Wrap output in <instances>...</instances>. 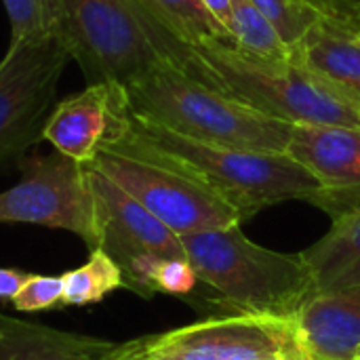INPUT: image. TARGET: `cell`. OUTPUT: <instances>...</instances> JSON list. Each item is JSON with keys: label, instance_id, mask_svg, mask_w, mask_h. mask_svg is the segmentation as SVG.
I'll return each mask as SVG.
<instances>
[{"label": "cell", "instance_id": "cell-4", "mask_svg": "<svg viewBox=\"0 0 360 360\" xmlns=\"http://www.w3.org/2000/svg\"><path fill=\"white\" fill-rule=\"evenodd\" d=\"M127 133L211 186L245 219L285 200L314 202L321 181L287 152H251L194 141L129 112Z\"/></svg>", "mask_w": 360, "mask_h": 360}, {"label": "cell", "instance_id": "cell-17", "mask_svg": "<svg viewBox=\"0 0 360 360\" xmlns=\"http://www.w3.org/2000/svg\"><path fill=\"white\" fill-rule=\"evenodd\" d=\"M137 4L165 32L188 46L234 42L230 30L207 8L202 0H137Z\"/></svg>", "mask_w": 360, "mask_h": 360}, {"label": "cell", "instance_id": "cell-7", "mask_svg": "<svg viewBox=\"0 0 360 360\" xmlns=\"http://www.w3.org/2000/svg\"><path fill=\"white\" fill-rule=\"evenodd\" d=\"M0 224H32L80 236L99 247L95 198L86 165L55 152L23 162L17 186L0 192Z\"/></svg>", "mask_w": 360, "mask_h": 360}, {"label": "cell", "instance_id": "cell-20", "mask_svg": "<svg viewBox=\"0 0 360 360\" xmlns=\"http://www.w3.org/2000/svg\"><path fill=\"white\" fill-rule=\"evenodd\" d=\"M11 19V44L44 42L57 32V0H2Z\"/></svg>", "mask_w": 360, "mask_h": 360}, {"label": "cell", "instance_id": "cell-6", "mask_svg": "<svg viewBox=\"0 0 360 360\" xmlns=\"http://www.w3.org/2000/svg\"><path fill=\"white\" fill-rule=\"evenodd\" d=\"M86 84L129 86L162 65L133 0H57V32Z\"/></svg>", "mask_w": 360, "mask_h": 360}, {"label": "cell", "instance_id": "cell-9", "mask_svg": "<svg viewBox=\"0 0 360 360\" xmlns=\"http://www.w3.org/2000/svg\"><path fill=\"white\" fill-rule=\"evenodd\" d=\"M137 360H302L291 319L219 316L137 338Z\"/></svg>", "mask_w": 360, "mask_h": 360}, {"label": "cell", "instance_id": "cell-14", "mask_svg": "<svg viewBox=\"0 0 360 360\" xmlns=\"http://www.w3.org/2000/svg\"><path fill=\"white\" fill-rule=\"evenodd\" d=\"M0 360H137V340L110 342L0 314Z\"/></svg>", "mask_w": 360, "mask_h": 360}, {"label": "cell", "instance_id": "cell-25", "mask_svg": "<svg viewBox=\"0 0 360 360\" xmlns=\"http://www.w3.org/2000/svg\"><path fill=\"white\" fill-rule=\"evenodd\" d=\"M30 274L21 270H11V268H0V300H13L17 291L23 287Z\"/></svg>", "mask_w": 360, "mask_h": 360}, {"label": "cell", "instance_id": "cell-8", "mask_svg": "<svg viewBox=\"0 0 360 360\" xmlns=\"http://www.w3.org/2000/svg\"><path fill=\"white\" fill-rule=\"evenodd\" d=\"M68 59L57 38L8 46L0 61V165L42 137Z\"/></svg>", "mask_w": 360, "mask_h": 360}, {"label": "cell", "instance_id": "cell-23", "mask_svg": "<svg viewBox=\"0 0 360 360\" xmlns=\"http://www.w3.org/2000/svg\"><path fill=\"white\" fill-rule=\"evenodd\" d=\"M196 285H198V276L186 257L162 259L154 276L156 293H167L175 297L190 295L196 289Z\"/></svg>", "mask_w": 360, "mask_h": 360}, {"label": "cell", "instance_id": "cell-24", "mask_svg": "<svg viewBox=\"0 0 360 360\" xmlns=\"http://www.w3.org/2000/svg\"><path fill=\"white\" fill-rule=\"evenodd\" d=\"M323 19L360 34V0H302Z\"/></svg>", "mask_w": 360, "mask_h": 360}, {"label": "cell", "instance_id": "cell-22", "mask_svg": "<svg viewBox=\"0 0 360 360\" xmlns=\"http://www.w3.org/2000/svg\"><path fill=\"white\" fill-rule=\"evenodd\" d=\"M17 312H40L63 304V276L30 274L17 295L11 300Z\"/></svg>", "mask_w": 360, "mask_h": 360}, {"label": "cell", "instance_id": "cell-3", "mask_svg": "<svg viewBox=\"0 0 360 360\" xmlns=\"http://www.w3.org/2000/svg\"><path fill=\"white\" fill-rule=\"evenodd\" d=\"M129 112L181 137L251 152H287L293 124L266 116L173 65L124 86Z\"/></svg>", "mask_w": 360, "mask_h": 360}, {"label": "cell", "instance_id": "cell-18", "mask_svg": "<svg viewBox=\"0 0 360 360\" xmlns=\"http://www.w3.org/2000/svg\"><path fill=\"white\" fill-rule=\"evenodd\" d=\"M120 287H127L120 266L103 249H93L80 268L63 274V304H97Z\"/></svg>", "mask_w": 360, "mask_h": 360}, {"label": "cell", "instance_id": "cell-2", "mask_svg": "<svg viewBox=\"0 0 360 360\" xmlns=\"http://www.w3.org/2000/svg\"><path fill=\"white\" fill-rule=\"evenodd\" d=\"M198 283L215 293L228 316L289 321L314 293V278L302 255L255 245L240 224L179 236Z\"/></svg>", "mask_w": 360, "mask_h": 360}, {"label": "cell", "instance_id": "cell-12", "mask_svg": "<svg viewBox=\"0 0 360 360\" xmlns=\"http://www.w3.org/2000/svg\"><path fill=\"white\" fill-rule=\"evenodd\" d=\"M129 124L124 86L89 84L84 91L57 103L49 116L42 137L53 148L82 165L95 160L97 152L116 141Z\"/></svg>", "mask_w": 360, "mask_h": 360}, {"label": "cell", "instance_id": "cell-15", "mask_svg": "<svg viewBox=\"0 0 360 360\" xmlns=\"http://www.w3.org/2000/svg\"><path fill=\"white\" fill-rule=\"evenodd\" d=\"M291 59L360 101V34L321 17L291 46Z\"/></svg>", "mask_w": 360, "mask_h": 360}, {"label": "cell", "instance_id": "cell-11", "mask_svg": "<svg viewBox=\"0 0 360 360\" xmlns=\"http://www.w3.org/2000/svg\"><path fill=\"white\" fill-rule=\"evenodd\" d=\"M287 154L323 186L312 202L333 219L360 207V129L293 124Z\"/></svg>", "mask_w": 360, "mask_h": 360}, {"label": "cell", "instance_id": "cell-19", "mask_svg": "<svg viewBox=\"0 0 360 360\" xmlns=\"http://www.w3.org/2000/svg\"><path fill=\"white\" fill-rule=\"evenodd\" d=\"M230 34L238 49L264 59H291V46L251 0H232Z\"/></svg>", "mask_w": 360, "mask_h": 360}, {"label": "cell", "instance_id": "cell-1", "mask_svg": "<svg viewBox=\"0 0 360 360\" xmlns=\"http://www.w3.org/2000/svg\"><path fill=\"white\" fill-rule=\"evenodd\" d=\"M186 74L289 124L360 129V101L293 59H264L234 42L192 46Z\"/></svg>", "mask_w": 360, "mask_h": 360}, {"label": "cell", "instance_id": "cell-16", "mask_svg": "<svg viewBox=\"0 0 360 360\" xmlns=\"http://www.w3.org/2000/svg\"><path fill=\"white\" fill-rule=\"evenodd\" d=\"M300 255L312 272L314 293L360 285V207L333 219L331 230Z\"/></svg>", "mask_w": 360, "mask_h": 360}, {"label": "cell", "instance_id": "cell-13", "mask_svg": "<svg viewBox=\"0 0 360 360\" xmlns=\"http://www.w3.org/2000/svg\"><path fill=\"white\" fill-rule=\"evenodd\" d=\"M291 325L302 360H360V285L312 293Z\"/></svg>", "mask_w": 360, "mask_h": 360}, {"label": "cell", "instance_id": "cell-5", "mask_svg": "<svg viewBox=\"0 0 360 360\" xmlns=\"http://www.w3.org/2000/svg\"><path fill=\"white\" fill-rule=\"evenodd\" d=\"M89 165L139 200L177 236L243 224L238 211L211 186L133 139L127 129Z\"/></svg>", "mask_w": 360, "mask_h": 360}, {"label": "cell", "instance_id": "cell-10", "mask_svg": "<svg viewBox=\"0 0 360 360\" xmlns=\"http://www.w3.org/2000/svg\"><path fill=\"white\" fill-rule=\"evenodd\" d=\"M95 198L97 238L127 274L143 257H186L181 238L95 167L86 165Z\"/></svg>", "mask_w": 360, "mask_h": 360}, {"label": "cell", "instance_id": "cell-26", "mask_svg": "<svg viewBox=\"0 0 360 360\" xmlns=\"http://www.w3.org/2000/svg\"><path fill=\"white\" fill-rule=\"evenodd\" d=\"M202 2L230 30V21H232V0H202Z\"/></svg>", "mask_w": 360, "mask_h": 360}, {"label": "cell", "instance_id": "cell-21", "mask_svg": "<svg viewBox=\"0 0 360 360\" xmlns=\"http://www.w3.org/2000/svg\"><path fill=\"white\" fill-rule=\"evenodd\" d=\"M276 27L281 38L293 46L297 44L304 34L321 19L306 2L302 0H251Z\"/></svg>", "mask_w": 360, "mask_h": 360}]
</instances>
